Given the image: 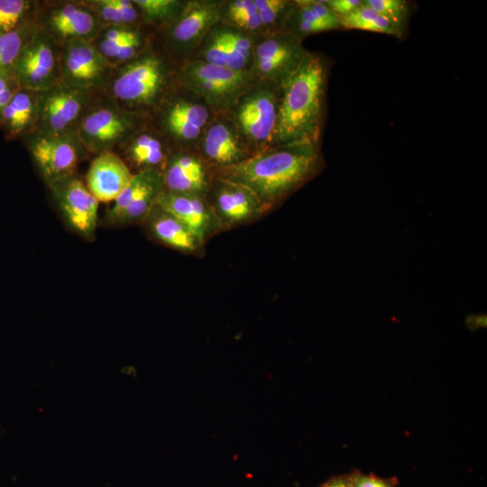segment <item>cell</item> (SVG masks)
I'll return each instance as SVG.
<instances>
[{"mask_svg": "<svg viewBox=\"0 0 487 487\" xmlns=\"http://www.w3.org/2000/svg\"><path fill=\"white\" fill-rule=\"evenodd\" d=\"M320 165L317 145H283L219 169L216 177L244 186L269 210L315 176Z\"/></svg>", "mask_w": 487, "mask_h": 487, "instance_id": "6da1fadb", "label": "cell"}, {"mask_svg": "<svg viewBox=\"0 0 487 487\" xmlns=\"http://www.w3.org/2000/svg\"><path fill=\"white\" fill-rule=\"evenodd\" d=\"M326 68L317 55L308 52L281 83L273 140L280 145H317L320 135Z\"/></svg>", "mask_w": 487, "mask_h": 487, "instance_id": "7a4b0ae2", "label": "cell"}, {"mask_svg": "<svg viewBox=\"0 0 487 487\" xmlns=\"http://www.w3.org/2000/svg\"><path fill=\"white\" fill-rule=\"evenodd\" d=\"M169 73L165 62L152 51L114 67L103 91L122 108L136 113L152 107L164 95Z\"/></svg>", "mask_w": 487, "mask_h": 487, "instance_id": "3957f363", "label": "cell"}, {"mask_svg": "<svg viewBox=\"0 0 487 487\" xmlns=\"http://www.w3.org/2000/svg\"><path fill=\"white\" fill-rule=\"evenodd\" d=\"M76 132L89 155L115 152L137 132L136 113L122 108L99 92L80 118Z\"/></svg>", "mask_w": 487, "mask_h": 487, "instance_id": "277c9868", "label": "cell"}, {"mask_svg": "<svg viewBox=\"0 0 487 487\" xmlns=\"http://www.w3.org/2000/svg\"><path fill=\"white\" fill-rule=\"evenodd\" d=\"M23 141L46 185L77 174L79 164L89 155L76 132L36 130Z\"/></svg>", "mask_w": 487, "mask_h": 487, "instance_id": "5b68a950", "label": "cell"}, {"mask_svg": "<svg viewBox=\"0 0 487 487\" xmlns=\"http://www.w3.org/2000/svg\"><path fill=\"white\" fill-rule=\"evenodd\" d=\"M36 22L60 48L75 40L92 41L104 27L84 1H55L41 8L38 4Z\"/></svg>", "mask_w": 487, "mask_h": 487, "instance_id": "8992f818", "label": "cell"}, {"mask_svg": "<svg viewBox=\"0 0 487 487\" xmlns=\"http://www.w3.org/2000/svg\"><path fill=\"white\" fill-rule=\"evenodd\" d=\"M61 48L40 28L11 68L21 87L44 91L60 82Z\"/></svg>", "mask_w": 487, "mask_h": 487, "instance_id": "52a82bcc", "label": "cell"}, {"mask_svg": "<svg viewBox=\"0 0 487 487\" xmlns=\"http://www.w3.org/2000/svg\"><path fill=\"white\" fill-rule=\"evenodd\" d=\"M164 190L161 171L146 170L133 176L106 213L103 222L110 227L142 223Z\"/></svg>", "mask_w": 487, "mask_h": 487, "instance_id": "ba28073f", "label": "cell"}, {"mask_svg": "<svg viewBox=\"0 0 487 487\" xmlns=\"http://www.w3.org/2000/svg\"><path fill=\"white\" fill-rule=\"evenodd\" d=\"M113 69L90 41L75 40L61 46L60 82L71 87L103 92Z\"/></svg>", "mask_w": 487, "mask_h": 487, "instance_id": "9c48e42d", "label": "cell"}, {"mask_svg": "<svg viewBox=\"0 0 487 487\" xmlns=\"http://www.w3.org/2000/svg\"><path fill=\"white\" fill-rule=\"evenodd\" d=\"M181 82L214 106H224L238 97L247 87L250 74L203 60L189 61L179 73Z\"/></svg>", "mask_w": 487, "mask_h": 487, "instance_id": "30bf717a", "label": "cell"}, {"mask_svg": "<svg viewBox=\"0 0 487 487\" xmlns=\"http://www.w3.org/2000/svg\"><path fill=\"white\" fill-rule=\"evenodd\" d=\"M98 93L71 87L62 82L40 91L37 130L52 133L76 132L80 118Z\"/></svg>", "mask_w": 487, "mask_h": 487, "instance_id": "8fae6325", "label": "cell"}, {"mask_svg": "<svg viewBox=\"0 0 487 487\" xmlns=\"http://www.w3.org/2000/svg\"><path fill=\"white\" fill-rule=\"evenodd\" d=\"M68 226L85 240L92 241L98 223L99 201L77 174L47 185Z\"/></svg>", "mask_w": 487, "mask_h": 487, "instance_id": "7c38bea8", "label": "cell"}, {"mask_svg": "<svg viewBox=\"0 0 487 487\" xmlns=\"http://www.w3.org/2000/svg\"><path fill=\"white\" fill-rule=\"evenodd\" d=\"M209 192L207 201L225 229L250 223L268 211L247 188L225 179L216 177Z\"/></svg>", "mask_w": 487, "mask_h": 487, "instance_id": "4fadbf2b", "label": "cell"}, {"mask_svg": "<svg viewBox=\"0 0 487 487\" xmlns=\"http://www.w3.org/2000/svg\"><path fill=\"white\" fill-rule=\"evenodd\" d=\"M157 204L180 219L203 244L225 230L206 197L163 190Z\"/></svg>", "mask_w": 487, "mask_h": 487, "instance_id": "5bb4252c", "label": "cell"}, {"mask_svg": "<svg viewBox=\"0 0 487 487\" xmlns=\"http://www.w3.org/2000/svg\"><path fill=\"white\" fill-rule=\"evenodd\" d=\"M278 106L274 94L268 89L255 90L243 98L236 120L249 140L262 143L274 138Z\"/></svg>", "mask_w": 487, "mask_h": 487, "instance_id": "9a60e30c", "label": "cell"}, {"mask_svg": "<svg viewBox=\"0 0 487 487\" xmlns=\"http://www.w3.org/2000/svg\"><path fill=\"white\" fill-rule=\"evenodd\" d=\"M133 172L115 152L94 156L85 183L99 202H114L131 181Z\"/></svg>", "mask_w": 487, "mask_h": 487, "instance_id": "2e32d148", "label": "cell"}, {"mask_svg": "<svg viewBox=\"0 0 487 487\" xmlns=\"http://www.w3.org/2000/svg\"><path fill=\"white\" fill-rule=\"evenodd\" d=\"M142 224L152 238L171 249L193 255L204 250L205 244L180 219L157 203Z\"/></svg>", "mask_w": 487, "mask_h": 487, "instance_id": "e0dca14e", "label": "cell"}, {"mask_svg": "<svg viewBox=\"0 0 487 487\" xmlns=\"http://www.w3.org/2000/svg\"><path fill=\"white\" fill-rule=\"evenodd\" d=\"M164 190L207 196L211 180L204 162L187 153L169 156L162 171Z\"/></svg>", "mask_w": 487, "mask_h": 487, "instance_id": "ac0fdd59", "label": "cell"}, {"mask_svg": "<svg viewBox=\"0 0 487 487\" xmlns=\"http://www.w3.org/2000/svg\"><path fill=\"white\" fill-rule=\"evenodd\" d=\"M40 91L20 87L0 113V127L8 141L23 140L38 129Z\"/></svg>", "mask_w": 487, "mask_h": 487, "instance_id": "d6986e66", "label": "cell"}, {"mask_svg": "<svg viewBox=\"0 0 487 487\" xmlns=\"http://www.w3.org/2000/svg\"><path fill=\"white\" fill-rule=\"evenodd\" d=\"M116 152L135 173L146 170L163 171L167 154L161 141L150 133H134Z\"/></svg>", "mask_w": 487, "mask_h": 487, "instance_id": "ffe728a7", "label": "cell"}, {"mask_svg": "<svg viewBox=\"0 0 487 487\" xmlns=\"http://www.w3.org/2000/svg\"><path fill=\"white\" fill-rule=\"evenodd\" d=\"M161 112L162 127L170 135L182 141L195 139L208 118L205 106L185 100L169 102Z\"/></svg>", "mask_w": 487, "mask_h": 487, "instance_id": "44dd1931", "label": "cell"}, {"mask_svg": "<svg viewBox=\"0 0 487 487\" xmlns=\"http://www.w3.org/2000/svg\"><path fill=\"white\" fill-rule=\"evenodd\" d=\"M219 18V6L216 3H198L189 5L178 15L170 30L172 41L187 46L207 32Z\"/></svg>", "mask_w": 487, "mask_h": 487, "instance_id": "7402d4cb", "label": "cell"}, {"mask_svg": "<svg viewBox=\"0 0 487 487\" xmlns=\"http://www.w3.org/2000/svg\"><path fill=\"white\" fill-rule=\"evenodd\" d=\"M203 149L207 159L216 165L217 170L233 166L248 158L233 132L222 123L215 124L208 129Z\"/></svg>", "mask_w": 487, "mask_h": 487, "instance_id": "603a6c76", "label": "cell"}, {"mask_svg": "<svg viewBox=\"0 0 487 487\" xmlns=\"http://www.w3.org/2000/svg\"><path fill=\"white\" fill-rule=\"evenodd\" d=\"M39 30L36 15L16 30L0 33V70L13 67L21 52Z\"/></svg>", "mask_w": 487, "mask_h": 487, "instance_id": "cb8c5ba5", "label": "cell"}, {"mask_svg": "<svg viewBox=\"0 0 487 487\" xmlns=\"http://www.w3.org/2000/svg\"><path fill=\"white\" fill-rule=\"evenodd\" d=\"M341 27L395 35L391 23L364 3L350 14L340 19Z\"/></svg>", "mask_w": 487, "mask_h": 487, "instance_id": "d4e9b609", "label": "cell"}, {"mask_svg": "<svg viewBox=\"0 0 487 487\" xmlns=\"http://www.w3.org/2000/svg\"><path fill=\"white\" fill-rule=\"evenodd\" d=\"M38 1L0 0V33L21 27L36 15Z\"/></svg>", "mask_w": 487, "mask_h": 487, "instance_id": "484cf974", "label": "cell"}, {"mask_svg": "<svg viewBox=\"0 0 487 487\" xmlns=\"http://www.w3.org/2000/svg\"><path fill=\"white\" fill-rule=\"evenodd\" d=\"M363 3L391 23L397 37L403 35L409 14L407 2L402 0H365Z\"/></svg>", "mask_w": 487, "mask_h": 487, "instance_id": "4316f807", "label": "cell"}, {"mask_svg": "<svg viewBox=\"0 0 487 487\" xmlns=\"http://www.w3.org/2000/svg\"><path fill=\"white\" fill-rule=\"evenodd\" d=\"M140 15L148 23H160L179 14L181 3L176 0H133Z\"/></svg>", "mask_w": 487, "mask_h": 487, "instance_id": "83f0119b", "label": "cell"}, {"mask_svg": "<svg viewBox=\"0 0 487 487\" xmlns=\"http://www.w3.org/2000/svg\"><path fill=\"white\" fill-rule=\"evenodd\" d=\"M84 3L95 13L104 26L125 25L112 0H84Z\"/></svg>", "mask_w": 487, "mask_h": 487, "instance_id": "f1b7e54d", "label": "cell"}, {"mask_svg": "<svg viewBox=\"0 0 487 487\" xmlns=\"http://www.w3.org/2000/svg\"><path fill=\"white\" fill-rule=\"evenodd\" d=\"M204 58L203 61L216 65L226 67L225 62V41L224 36V32H216L204 50Z\"/></svg>", "mask_w": 487, "mask_h": 487, "instance_id": "f546056e", "label": "cell"}, {"mask_svg": "<svg viewBox=\"0 0 487 487\" xmlns=\"http://www.w3.org/2000/svg\"><path fill=\"white\" fill-rule=\"evenodd\" d=\"M263 25L273 23L286 10L288 3L281 0H254Z\"/></svg>", "mask_w": 487, "mask_h": 487, "instance_id": "4dcf8cb0", "label": "cell"}, {"mask_svg": "<svg viewBox=\"0 0 487 487\" xmlns=\"http://www.w3.org/2000/svg\"><path fill=\"white\" fill-rule=\"evenodd\" d=\"M20 87L11 69L0 70V113Z\"/></svg>", "mask_w": 487, "mask_h": 487, "instance_id": "1f68e13d", "label": "cell"}, {"mask_svg": "<svg viewBox=\"0 0 487 487\" xmlns=\"http://www.w3.org/2000/svg\"><path fill=\"white\" fill-rule=\"evenodd\" d=\"M353 487H395L391 480L379 478L375 475L353 472L349 474Z\"/></svg>", "mask_w": 487, "mask_h": 487, "instance_id": "d6a6232c", "label": "cell"}, {"mask_svg": "<svg viewBox=\"0 0 487 487\" xmlns=\"http://www.w3.org/2000/svg\"><path fill=\"white\" fill-rule=\"evenodd\" d=\"M112 3L120 13L124 24L133 26L141 15L133 0H112Z\"/></svg>", "mask_w": 487, "mask_h": 487, "instance_id": "836d02e7", "label": "cell"}, {"mask_svg": "<svg viewBox=\"0 0 487 487\" xmlns=\"http://www.w3.org/2000/svg\"><path fill=\"white\" fill-rule=\"evenodd\" d=\"M224 32L225 41V62L226 67L234 70H244L248 59L240 53L228 40Z\"/></svg>", "mask_w": 487, "mask_h": 487, "instance_id": "e575fe53", "label": "cell"}, {"mask_svg": "<svg viewBox=\"0 0 487 487\" xmlns=\"http://www.w3.org/2000/svg\"><path fill=\"white\" fill-rule=\"evenodd\" d=\"M363 1L360 0H329L325 1V4L331 12L340 20L341 18L350 14L363 5Z\"/></svg>", "mask_w": 487, "mask_h": 487, "instance_id": "d590c367", "label": "cell"}, {"mask_svg": "<svg viewBox=\"0 0 487 487\" xmlns=\"http://www.w3.org/2000/svg\"><path fill=\"white\" fill-rule=\"evenodd\" d=\"M228 40L234 47L242 53L246 59H249L252 49V41L250 38L244 36L241 32L225 31Z\"/></svg>", "mask_w": 487, "mask_h": 487, "instance_id": "8d00e7d4", "label": "cell"}, {"mask_svg": "<svg viewBox=\"0 0 487 487\" xmlns=\"http://www.w3.org/2000/svg\"><path fill=\"white\" fill-rule=\"evenodd\" d=\"M257 13L253 0H236L230 4L228 16L230 19Z\"/></svg>", "mask_w": 487, "mask_h": 487, "instance_id": "74e56055", "label": "cell"}, {"mask_svg": "<svg viewBox=\"0 0 487 487\" xmlns=\"http://www.w3.org/2000/svg\"><path fill=\"white\" fill-rule=\"evenodd\" d=\"M231 20L238 27L248 31L257 30L263 25L258 12L248 15L235 17Z\"/></svg>", "mask_w": 487, "mask_h": 487, "instance_id": "f35d334b", "label": "cell"}, {"mask_svg": "<svg viewBox=\"0 0 487 487\" xmlns=\"http://www.w3.org/2000/svg\"><path fill=\"white\" fill-rule=\"evenodd\" d=\"M320 487H353L349 474L333 477Z\"/></svg>", "mask_w": 487, "mask_h": 487, "instance_id": "ab89813d", "label": "cell"}]
</instances>
